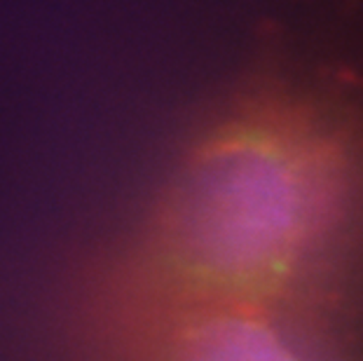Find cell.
I'll use <instances>...</instances> for the list:
<instances>
[{
    "instance_id": "cell-1",
    "label": "cell",
    "mask_w": 363,
    "mask_h": 361,
    "mask_svg": "<svg viewBox=\"0 0 363 361\" xmlns=\"http://www.w3.org/2000/svg\"><path fill=\"white\" fill-rule=\"evenodd\" d=\"M363 240V109L279 66L249 75L183 143L89 289L106 348L213 310L300 317Z\"/></svg>"
},
{
    "instance_id": "cell-2",
    "label": "cell",
    "mask_w": 363,
    "mask_h": 361,
    "mask_svg": "<svg viewBox=\"0 0 363 361\" xmlns=\"http://www.w3.org/2000/svg\"><path fill=\"white\" fill-rule=\"evenodd\" d=\"M113 361H323L291 319L258 310L176 317L111 348Z\"/></svg>"
}]
</instances>
